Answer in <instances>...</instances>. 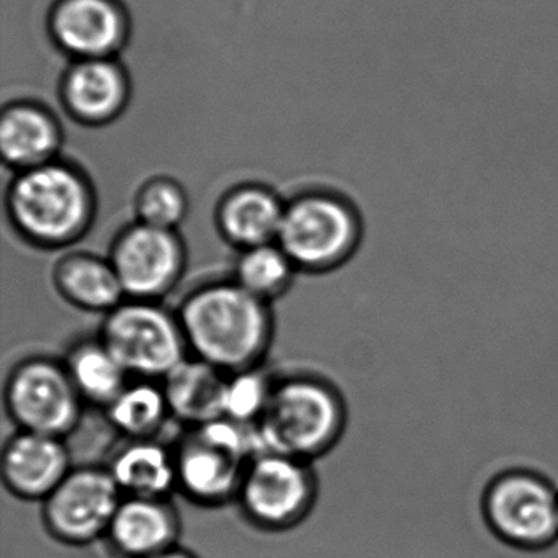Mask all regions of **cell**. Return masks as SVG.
Masks as SVG:
<instances>
[{"label":"cell","mask_w":558,"mask_h":558,"mask_svg":"<svg viewBox=\"0 0 558 558\" xmlns=\"http://www.w3.org/2000/svg\"><path fill=\"white\" fill-rule=\"evenodd\" d=\"M191 355L225 374L259 367L274 338L269 303L234 280L192 290L178 312Z\"/></svg>","instance_id":"obj_1"},{"label":"cell","mask_w":558,"mask_h":558,"mask_svg":"<svg viewBox=\"0 0 558 558\" xmlns=\"http://www.w3.org/2000/svg\"><path fill=\"white\" fill-rule=\"evenodd\" d=\"M228 374L195 355H189L161 380L169 411L189 427L223 417Z\"/></svg>","instance_id":"obj_15"},{"label":"cell","mask_w":558,"mask_h":558,"mask_svg":"<svg viewBox=\"0 0 558 558\" xmlns=\"http://www.w3.org/2000/svg\"><path fill=\"white\" fill-rule=\"evenodd\" d=\"M274 381L260 367L228 374L225 385L223 417L234 423L254 426L263 414Z\"/></svg>","instance_id":"obj_24"},{"label":"cell","mask_w":558,"mask_h":558,"mask_svg":"<svg viewBox=\"0 0 558 558\" xmlns=\"http://www.w3.org/2000/svg\"><path fill=\"white\" fill-rule=\"evenodd\" d=\"M110 424L129 440L156 439L171 416L161 381L136 378L106 408Z\"/></svg>","instance_id":"obj_22"},{"label":"cell","mask_w":558,"mask_h":558,"mask_svg":"<svg viewBox=\"0 0 558 558\" xmlns=\"http://www.w3.org/2000/svg\"><path fill=\"white\" fill-rule=\"evenodd\" d=\"M140 221L175 231L187 215V197L181 185L168 179L148 182L136 198Z\"/></svg>","instance_id":"obj_25"},{"label":"cell","mask_w":558,"mask_h":558,"mask_svg":"<svg viewBox=\"0 0 558 558\" xmlns=\"http://www.w3.org/2000/svg\"><path fill=\"white\" fill-rule=\"evenodd\" d=\"M93 194L74 169L48 165L22 171L9 194L15 230L35 246L63 247L93 223Z\"/></svg>","instance_id":"obj_3"},{"label":"cell","mask_w":558,"mask_h":558,"mask_svg":"<svg viewBox=\"0 0 558 558\" xmlns=\"http://www.w3.org/2000/svg\"><path fill=\"white\" fill-rule=\"evenodd\" d=\"M51 32L63 50L81 60L109 58L125 38V15L116 0H61Z\"/></svg>","instance_id":"obj_13"},{"label":"cell","mask_w":558,"mask_h":558,"mask_svg":"<svg viewBox=\"0 0 558 558\" xmlns=\"http://www.w3.org/2000/svg\"><path fill=\"white\" fill-rule=\"evenodd\" d=\"M5 408L19 429L66 437L83 417L84 403L63 362L28 357L5 381Z\"/></svg>","instance_id":"obj_8"},{"label":"cell","mask_w":558,"mask_h":558,"mask_svg":"<svg viewBox=\"0 0 558 558\" xmlns=\"http://www.w3.org/2000/svg\"><path fill=\"white\" fill-rule=\"evenodd\" d=\"M73 470L63 437L19 429L2 450V478L12 495L44 502Z\"/></svg>","instance_id":"obj_12"},{"label":"cell","mask_w":558,"mask_h":558,"mask_svg":"<svg viewBox=\"0 0 558 558\" xmlns=\"http://www.w3.org/2000/svg\"><path fill=\"white\" fill-rule=\"evenodd\" d=\"M148 558H197L191 551L184 550V548L175 547L168 548V550L161 551V554L151 555Z\"/></svg>","instance_id":"obj_26"},{"label":"cell","mask_w":558,"mask_h":558,"mask_svg":"<svg viewBox=\"0 0 558 558\" xmlns=\"http://www.w3.org/2000/svg\"><path fill=\"white\" fill-rule=\"evenodd\" d=\"M296 270L282 247L269 243L241 251L233 280L251 295L270 305L289 292Z\"/></svg>","instance_id":"obj_23"},{"label":"cell","mask_w":558,"mask_h":558,"mask_svg":"<svg viewBox=\"0 0 558 558\" xmlns=\"http://www.w3.org/2000/svg\"><path fill=\"white\" fill-rule=\"evenodd\" d=\"M109 259L126 299L159 302L181 282L187 254L175 231L138 221L117 236Z\"/></svg>","instance_id":"obj_11"},{"label":"cell","mask_w":558,"mask_h":558,"mask_svg":"<svg viewBox=\"0 0 558 558\" xmlns=\"http://www.w3.org/2000/svg\"><path fill=\"white\" fill-rule=\"evenodd\" d=\"M60 148V129L50 113L35 106L11 107L0 123V149L9 165L27 171L51 162Z\"/></svg>","instance_id":"obj_20"},{"label":"cell","mask_w":558,"mask_h":558,"mask_svg":"<svg viewBox=\"0 0 558 558\" xmlns=\"http://www.w3.org/2000/svg\"><path fill=\"white\" fill-rule=\"evenodd\" d=\"M318 496L319 478L312 462L263 452L247 465L236 499L251 524L279 532L302 524Z\"/></svg>","instance_id":"obj_7"},{"label":"cell","mask_w":558,"mask_h":558,"mask_svg":"<svg viewBox=\"0 0 558 558\" xmlns=\"http://www.w3.org/2000/svg\"><path fill=\"white\" fill-rule=\"evenodd\" d=\"M123 496L169 498L178 488L174 450L158 439L129 440L120 447L109 465Z\"/></svg>","instance_id":"obj_18"},{"label":"cell","mask_w":558,"mask_h":558,"mask_svg":"<svg viewBox=\"0 0 558 558\" xmlns=\"http://www.w3.org/2000/svg\"><path fill=\"white\" fill-rule=\"evenodd\" d=\"M64 367L86 403L109 407L130 384V374L100 339L74 344Z\"/></svg>","instance_id":"obj_21"},{"label":"cell","mask_w":558,"mask_h":558,"mask_svg":"<svg viewBox=\"0 0 558 558\" xmlns=\"http://www.w3.org/2000/svg\"><path fill=\"white\" fill-rule=\"evenodd\" d=\"M357 208L331 194L303 195L287 205L277 244L296 269L331 274L348 266L364 243Z\"/></svg>","instance_id":"obj_4"},{"label":"cell","mask_w":558,"mask_h":558,"mask_svg":"<svg viewBox=\"0 0 558 558\" xmlns=\"http://www.w3.org/2000/svg\"><path fill=\"white\" fill-rule=\"evenodd\" d=\"M53 282L68 303L86 312L107 315L126 300L112 260L94 254L63 257L54 267Z\"/></svg>","instance_id":"obj_19"},{"label":"cell","mask_w":558,"mask_h":558,"mask_svg":"<svg viewBox=\"0 0 558 558\" xmlns=\"http://www.w3.org/2000/svg\"><path fill=\"white\" fill-rule=\"evenodd\" d=\"M174 453L178 488L198 505L220 506L236 499L256 437L253 426L218 417L191 427Z\"/></svg>","instance_id":"obj_5"},{"label":"cell","mask_w":558,"mask_h":558,"mask_svg":"<svg viewBox=\"0 0 558 558\" xmlns=\"http://www.w3.org/2000/svg\"><path fill=\"white\" fill-rule=\"evenodd\" d=\"M181 534L178 508L169 498L125 496L106 537L126 558H148L175 547Z\"/></svg>","instance_id":"obj_14"},{"label":"cell","mask_w":558,"mask_h":558,"mask_svg":"<svg viewBox=\"0 0 558 558\" xmlns=\"http://www.w3.org/2000/svg\"><path fill=\"white\" fill-rule=\"evenodd\" d=\"M282 202L260 187H243L227 195L218 208V228L240 251L277 243L283 220Z\"/></svg>","instance_id":"obj_17"},{"label":"cell","mask_w":558,"mask_h":558,"mask_svg":"<svg viewBox=\"0 0 558 558\" xmlns=\"http://www.w3.org/2000/svg\"><path fill=\"white\" fill-rule=\"evenodd\" d=\"M126 96L125 74L110 58L81 60L64 77V104L83 122L113 119L125 106Z\"/></svg>","instance_id":"obj_16"},{"label":"cell","mask_w":558,"mask_h":558,"mask_svg":"<svg viewBox=\"0 0 558 558\" xmlns=\"http://www.w3.org/2000/svg\"><path fill=\"white\" fill-rule=\"evenodd\" d=\"M99 339L142 380L161 381L191 355L178 313L159 302L126 299L107 313Z\"/></svg>","instance_id":"obj_6"},{"label":"cell","mask_w":558,"mask_h":558,"mask_svg":"<svg viewBox=\"0 0 558 558\" xmlns=\"http://www.w3.org/2000/svg\"><path fill=\"white\" fill-rule=\"evenodd\" d=\"M349 407L344 391L322 375H290L274 381L269 401L253 426L257 453L322 459L344 439Z\"/></svg>","instance_id":"obj_2"},{"label":"cell","mask_w":558,"mask_h":558,"mask_svg":"<svg viewBox=\"0 0 558 558\" xmlns=\"http://www.w3.org/2000/svg\"><path fill=\"white\" fill-rule=\"evenodd\" d=\"M485 512L493 531L509 544L541 548L558 538V492L531 472H509L489 486Z\"/></svg>","instance_id":"obj_10"},{"label":"cell","mask_w":558,"mask_h":558,"mask_svg":"<svg viewBox=\"0 0 558 558\" xmlns=\"http://www.w3.org/2000/svg\"><path fill=\"white\" fill-rule=\"evenodd\" d=\"M123 498L109 469H73L44 501L45 527L64 544H90L106 537Z\"/></svg>","instance_id":"obj_9"}]
</instances>
